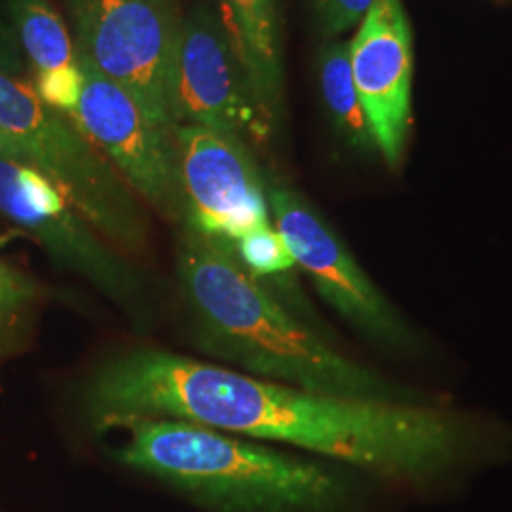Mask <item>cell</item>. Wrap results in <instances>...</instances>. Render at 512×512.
Wrapping results in <instances>:
<instances>
[{"label":"cell","instance_id":"obj_6","mask_svg":"<svg viewBox=\"0 0 512 512\" xmlns=\"http://www.w3.org/2000/svg\"><path fill=\"white\" fill-rule=\"evenodd\" d=\"M0 215L29 232L61 268L143 319L147 285L135 260L110 245L46 175L0 156Z\"/></svg>","mask_w":512,"mask_h":512},{"label":"cell","instance_id":"obj_7","mask_svg":"<svg viewBox=\"0 0 512 512\" xmlns=\"http://www.w3.org/2000/svg\"><path fill=\"white\" fill-rule=\"evenodd\" d=\"M76 65L84 86L71 114L74 124L109 158L141 202L181 226L184 202L175 131L156 124L84 55L76 54Z\"/></svg>","mask_w":512,"mask_h":512},{"label":"cell","instance_id":"obj_15","mask_svg":"<svg viewBox=\"0 0 512 512\" xmlns=\"http://www.w3.org/2000/svg\"><path fill=\"white\" fill-rule=\"evenodd\" d=\"M372 4L374 0H313V10L323 37L332 38L348 33Z\"/></svg>","mask_w":512,"mask_h":512},{"label":"cell","instance_id":"obj_11","mask_svg":"<svg viewBox=\"0 0 512 512\" xmlns=\"http://www.w3.org/2000/svg\"><path fill=\"white\" fill-rule=\"evenodd\" d=\"M217 4L258 109L270 124L283 88L277 0H217Z\"/></svg>","mask_w":512,"mask_h":512},{"label":"cell","instance_id":"obj_16","mask_svg":"<svg viewBox=\"0 0 512 512\" xmlns=\"http://www.w3.org/2000/svg\"><path fill=\"white\" fill-rule=\"evenodd\" d=\"M23 57L25 54L21 50L14 25L8 18L4 0H0V71L21 78V74L25 71Z\"/></svg>","mask_w":512,"mask_h":512},{"label":"cell","instance_id":"obj_14","mask_svg":"<svg viewBox=\"0 0 512 512\" xmlns=\"http://www.w3.org/2000/svg\"><path fill=\"white\" fill-rule=\"evenodd\" d=\"M82 86H84V78L78 65H71L50 73L35 74V84H33L35 92L44 105H48L50 109L57 112H63L67 116H71L78 107Z\"/></svg>","mask_w":512,"mask_h":512},{"label":"cell","instance_id":"obj_2","mask_svg":"<svg viewBox=\"0 0 512 512\" xmlns=\"http://www.w3.org/2000/svg\"><path fill=\"white\" fill-rule=\"evenodd\" d=\"M114 458L207 512H342L346 478L327 463L181 420L122 425Z\"/></svg>","mask_w":512,"mask_h":512},{"label":"cell","instance_id":"obj_4","mask_svg":"<svg viewBox=\"0 0 512 512\" xmlns=\"http://www.w3.org/2000/svg\"><path fill=\"white\" fill-rule=\"evenodd\" d=\"M74 52L122 86L162 128L177 129V0H67Z\"/></svg>","mask_w":512,"mask_h":512},{"label":"cell","instance_id":"obj_3","mask_svg":"<svg viewBox=\"0 0 512 512\" xmlns=\"http://www.w3.org/2000/svg\"><path fill=\"white\" fill-rule=\"evenodd\" d=\"M0 131L31 165L63 192L93 228L131 260L150 251L145 203L71 116L40 101L33 84L0 71Z\"/></svg>","mask_w":512,"mask_h":512},{"label":"cell","instance_id":"obj_8","mask_svg":"<svg viewBox=\"0 0 512 512\" xmlns=\"http://www.w3.org/2000/svg\"><path fill=\"white\" fill-rule=\"evenodd\" d=\"M175 139L183 224L230 247L258 228L274 224L266 179L243 139L192 124L177 126Z\"/></svg>","mask_w":512,"mask_h":512},{"label":"cell","instance_id":"obj_18","mask_svg":"<svg viewBox=\"0 0 512 512\" xmlns=\"http://www.w3.org/2000/svg\"><path fill=\"white\" fill-rule=\"evenodd\" d=\"M0 156L10 158V160H14V162H16V150L12 147L10 139H8L2 131H0Z\"/></svg>","mask_w":512,"mask_h":512},{"label":"cell","instance_id":"obj_12","mask_svg":"<svg viewBox=\"0 0 512 512\" xmlns=\"http://www.w3.org/2000/svg\"><path fill=\"white\" fill-rule=\"evenodd\" d=\"M4 6L35 74L76 65L73 37L50 0H4Z\"/></svg>","mask_w":512,"mask_h":512},{"label":"cell","instance_id":"obj_5","mask_svg":"<svg viewBox=\"0 0 512 512\" xmlns=\"http://www.w3.org/2000/svg\"><path fill=\"white\" fill-rule=\"evenodd\" d=\"M275 230L315 293L372 346L408 353L420 338L401 310L366 274L348 245L300 192L266 181Z\"/></svg>","mask_w":512,"mask_h":512},{"label":"cell","instance_id":"obj_17","mask_svg":"<svg viewBox=\"0 0 512 512\" xmlns=\"http://www.w3.org/2000/svg\"><path fill=\"white\" fill-rule=\"evenodd\" d=\"M31 296V289L21 275L0 264V319L19 308Z\"/></svg>","mask_w":512,"mask_h":512},{"label":"cell","instance_id":"obj_9","mask_svg":"<svg viewBox=\"0 0 512 512\" xmlns=\"http://www.w3.org/2000/svg\"><path fill=\"white\" fill-rule=\"evenodd\" d=\"M175 122L264 141L268 122L258 109L217 8L202 2L183 19L175 73Z\"/></svg>","mask_w":512,"mask_h":512},{"label":"cell","instance_id":"obj_1","mask_svg":"<svg viewBox=\"0 0 512 512\" xmlns=\"http://www.w3.org/2000/svg\"><path fill=\"white\" fill-rule=\"evenodd\" d=\"M175 270L198 346L224 366L313 393L427 401L334 348L249 274L228 243L181 224Z\"/></svg>","mask_w":512,"mask_h":512},{"label":"cell","instance_id":"obj_13","mask_svg":"<svg viewBox=\"0 0 512 512\" xmlns=\"http://www.w3.org/2000/svg\"><path fill=\"white\" fill-rule=\"evenodd\" d=\"M319 82L330 116L349 145L365 150L374 147L351 73L348 42H332L323 48L319 55Z\"/></svg>","mask_w":512,"mask_h":512},{"label":"cell","instance_id":"obj_10","mask_svg":"<svg viewBox=\"0 0 512 512\" xmlns=\"http://www.w3.org/2000/svg\"><path fill=\"white\" fill-rule=\"evenodd\" d=\"M349 61L374 147L389 167L403 158L412 109V31L401 0H374Z\"/></svg>","mask_w":512,"mask_h":512}]
</instances>
